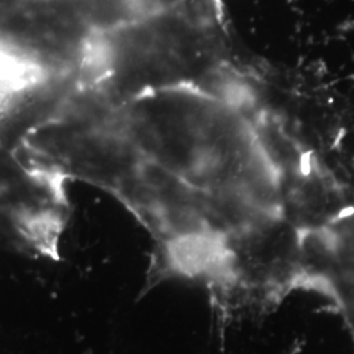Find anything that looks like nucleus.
<instances>
[{"mask_svg":"<svg viewBox=\"0 0 354 354\" xmlns=\"http://www.w3.org/2000/svg\"><path fill=\"white\" fill-rule=\"evenodd\" d=\"M250 70L225 1L181 0L97 33L82 66V88L117 105L165 89L227 91Z\"/></svg>","mask_w":354,"mask_h":354,"instance_id":"1","label":"nucleus"}]
</instances>
